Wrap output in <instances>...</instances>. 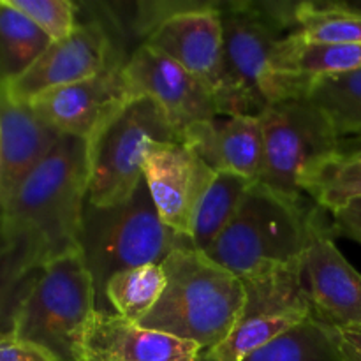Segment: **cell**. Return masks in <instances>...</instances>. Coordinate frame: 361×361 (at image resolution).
<instances>
[{
    "label": "cell",
    "instance_id": "10",
    "mask_svg": "<svg viewBox=\"0 0 361 361\" xmlns=\"http://www.w3.org/2000/svg\"><path fill=\"white\" fill-rule=\"evenodd\" d=\"M113 62H127L113 42L111 28L102 18L78 21L69 37L51 42L42 55L6 88V95L18 104H30L53 88L78 83L95 76Z\"/></svg>",
    "mask_w": 361,
    "mask_h": 361
},
{
    "label": "cell",
    "instance_id": "19",
    "mask_svg": "<svg viewBox=\"0 0 361 361\" xmlns=\"http://www.w3.org/2000/svg\"><path fill=\"white\" fill-rule=\"evenodd\" d=\"M361 67V44L309 42L295 32L282 39L271 56L274 102L307 95L317 78L344 74Z\"/></svg>",
    "mask_w": 361,
    "mask_h": 361
},
{
    "label": "cell",
    "instance_id": "5",
    "mask_svg": "<svg viewBox=\"0 0 361 361\" xmlns=\"http://www.w3.org/2000/svg\"><path fill=\"white\" fill-rule=\"evenodd\" d=\"M192 247V240L162 224L145 178L129 200L115 207L85 203L80 252L94 282L99 314H113L104 295L113 275L143 264H162L175 250Z\"/></svg>",
    "mask_w": 361,
    "mask_h": 361
},
{
    "label": "cell",
    "instance_id": "4",
    "mask_svg": "<svg viewBox=\"0 0 361 361\" xmlns=\"http://www.w3.org/2000/svg\"><path fill=\"white\" fill-rule=\"evenodd\" d=\"M300 2L219 0L224 56L221 115L259 116L274 102L271 56L279 42L298 32Z\"/></svg>",
    "mask_w": 361,
    "mask_h": 361
},
{
    "label": "cell",
    "instance_id": "12",
    "mask_svg": "<svg viewBox=\"0 0 361 361\" xmlns=\"http://www.w3.org/2000/svg\"><path fill=\"white\" fill-rule=\"evenodd\" d=\"M123 74L133 97L154 99L180 137L192 123L221 115L215 95L196 76L145 42L127 56Z\"/></svg>",
    "mask_w": 361,
    "mask_h": 361
},
{
    "label": "cell",
    "instance_id": "34",
    "mask_svg": "<svg viewBox=\"0 0 361 361\" xmlns=\"http://www.w3.org/2000/svg\"><path fill=\"white\" fill-rule=\"evenodd\" d=\"M0 154H2V133H0Z\"/></svg>",
    "mask_w": 361,
    "mask_h": 361
},
{
    "label": "cell",
    "instance_id": "3",
    "mask_svg": "<svg viewBox=\"0 0 361 361\" xmlns=\"http://www.w3.org/2000/svg\"><path fill=\"white\" fill-rule=\"evenodd\" d=\"M88 192V141L62 134L0 215L39 240L46 263L80 252Z\"/></svg>",
    "mask_w": 361,
    "mask_h": 361
},
{
    "label": "cell",
    "instance_id": "22",
    "mask_svg": "<svg viewBox=\"0 0 361 361\" xmlns=\"http://www.w3.org/2000/svg\"><path fill=\"white\" fill-rule=\"evenodd\" d=\"M49 44L41 28L7 0H0V90L14 83Z\"/></svg>",
    "mask_w": 361,
    "mask_h": 361
},
{
    "label": "cell",
    "instance_id": "6",
    "mask_svg": "<svg viewBox=\"0 0 361 361\" xmlns=\"http://www.w3.org/2000/svg\"><path fill=\"white\" fill-rule=\"evenodd\" d=\"M95 309V289L81 252L44 264L25 300L14 337L44 349L55 361H80V349Z\"/></svg>",
    "mask_w": 361,
    "mask_h": 361
},
{
    "label": "cell",
    "instance_id": "15",
    "mask_svg": "<svg viewBox=\"0 0 361 361\" xmlns=\"http://www.w3.org/2000/svg\"><path fill=\"white\" fill-rule=\"evenodd\" d=\"M145 44L178 62L217 99L224 92V56L219 0L214 7L178 14L162 23ZM221 109V108H219Z\"/></svg>",
    "mask_w": 361,
    "mask_h": 361
},
{
    "label": "cell",
    "instance_id": "7",
    "mask_svg": "<svg viewBox=\"0 0 361 361\" xmlns=\"http://www.w3.org/2000/svg\"><path fill=\"white\" fill-rule=\"evenodd\" d=\"M150 141H182L161 106L134 97L88 140V192L95 207L129 200L143 182L145 148Z\"/></svg>",
    "mask_w": 361,
    "mask_h": 361
},
{
    "label": "cell",
    "instance_id": "27",
    "mask_svg": "<svg viewBox=\"0 0 361 361\" xmlns=\"http://www.w3.org/2000/svg\"><path fill=\"white\" fill-rule=\"evenodd\" d=\"M298 34L309 42L361 44V14L335 2H300Z\"/></svg>",
    "mask_w": 361,
    "mask_h": 361
},
{
    "label": "cell",
    "instance_id": "24",
    "mask_svg": "<svg viewBox=\"0 0 361 361\" xmlns=\"http://www.w3.org/2000/svg\"><path fill=\"white\" fill-rule=\"evenodd\" d=\"M164 288L162 264H143L113 275L104 295L113 314L137 324L157 305Z\"/></svg>",
    "mask_w": 361,
    "mask_h": 361
},
{
    "label": "cell",
    "instance_id": "23",
    "mask_svg": "<svg viewBox=\"0 0 361 361\" xmlns=\"http://www.w3.org/2000/svg\"><path fill=\"white\" fill-rule=\"evenodd\" d=\"M252 183L254 180L236 173L221 171L215 175L210 189L207 190L197 208L196 222H194L192 243L197 250L207 252L214 245L215 240L233 221L243 196Z\"/></svg>",
    "mask_w": 361,
    "mask_h": 361
},
{
    "label": "cell",
    "instance_id": "28",
    "mask_svg": "<svg viewBox=\"0 0 361 361\" xmlns=\"http://www.w3.org/2000/svg\"><path fill=\"white\" fill-rule=\"evenodd\" d=\"M14 9L23 13L41 28L49 41L69 37L78 27V6L69 0H7Z\"/></svg>",
    "mask_w": 361,
    "mask_h": 361
},
{
    "label": "cell",
    "instance_id": "11",
    "mask_svg": "<svg viewBox=\"0 0 361 361\" xmlns=\"http://www.w3.org/2000/svg\"><path fill=\"white\" fill-rule=\"evenodd\" d=\"M215 175L183 141H150L145 148L143 178L159 219L190 240L197 208Z\"/></svg>",
    "mask_w": 361,
    "mask_h": 361
},
{
    "label": "cell",
    "instance_id": "29",
    "mask_svg": "<svg viewBox=\"0 0 361 361\" xmlns=\"http://www.w3.org/2000/svg\"><path fill=\"white\" fill-rule=\"evenodd\" d=\"M215 4L217 0H141L134 4V13L130 14V30L145 42L171 18L190 11L208 9Z\"/></svg>",
    "mask_w": 361,
    "mask_h": 361
},
{
    "label": "cell",
    "instance_id": "20",
    "mask_svg": "<svg viewBox=\"0 0 361 361\" xmlns=\"http://www.w3.org/2000/svg\"><path fill=\"white\" fill-rule=\"evenodd\" d=\"M44 264L39 240L0 215V337L14 335L21 307L41 277Z\"/></svg>",
    "mask_w": 361,
    "mask_h": 361
},
{
    "label": "cell",
    "instance_id": "14",
    "mask_svg": "<svg viewBox=\"0 0 361 361\" xmlns=\"http://www.w3.org/2000/svg\"><path fill=\"white\" fill-rule=\"evenodd\" d=\"M323 224L303 254V286L312 317L331 330L361 331V274L348 263Z\"/></svg>",
    "mask_w": 361,
    "mask_h": 361
},
{
    "label": "cell",
    "instance_id": "9",
    "mask_svg": "<svg viewBox=\"0 0 361 361\" xmlns=\"http://www.w3.org/2000/svg\"><path fill=\"white\" fill-rule=\"evenodd\" d=\"M240 281L245 302L238 321L221 344L204 353L203 360L243 361L312 317L303 286V257Z\"/></svg>",
    "mask_w": 361,
    "mask_h": 361
},
{
    "label": "cell",
    "instance_id": "31",
    "mask_svg": "<svg viewBox=\"0 0 361 361\" xmlns=\"http://www.w3.org/2000/svg\"><path fill=\"white\" fill-rule=\"evenodd\" d=\"M331 219H334L331 221L334 235L337 233V235L348 236L361 245V200L353 201L341 210L334 212Z\"/></svg>",
    "mask_w": 361,
    "mask_h": 361
},
{
    "label": "cell",
    "instance_id": "8",
    "mask_svg": "<svg viewBox=\"0 0 361 361\" xmlns=\"http://www.w3.org/2000/svg\"><path fill=\"white\" fill-rule=\"evenodd\" d=\"M259 118L263 168L256 182L289 200H305L300 175L314 162L341 152V137L309 95L270 102Z\"/></svg>",
    "mask_w": 361,
    "mask_h": 361
},
{
    "label": "cell",
    "instance_id": "25",
    "mask_svg": "<svg viewBox=\"0 0 361 361\" xmlns=\"http://www.w3.org/2000/svg\"><path fill=\"white\" fill-rule=\"evenodd\" d=\"M307 95L326 115L338 137L361 134V67L317 78Z\"/></svg>",
    "mask_w": 361,
    "mask_h": 361
},
{
    "label": "cell",
    "instance_id": "16",
    "mask_svg": "<svg viewBox=\"0 0 361 361\" xmlns=\"http://www.w3.org/2000/svg\"><path fill=\"white\" fill-rule=\"evenodd\" d=\"M203 355L194 342L97 312L81 342L80 361H201Z\"/></svg>",
    "mask_w": 361,
    "mask_h": 361
},
{
    "label": "cell",
    "instance_id": "13",
    "mask_svg": "<svg viewBox=\"0 0 361 361\" xmlns=\"http://www.w3.org/2000/svg\"><path fill=\"white\" fill-rule=\"evenodd\" d=\"M123 66L126 62L109 63L95 76L44 92L30 106L56 133L92 140L122 106L134 99Z\"/></svg>",
    "mask_w": 361,
    "mask_h": 361
},
{
    "label": "cell",
    "instance_id": "30",
    "mask_svg": "<svg viewBox=\"0 0 361 361\" xmlns=\"http://www.w3.org/2000/svg\"><path fill=\"white\" fill-rule=\"evenodd\" d=\"M0 361H55V358L44 349L9 335L0 337Z\"/></svg>",
    "mask_w": 361,
    "mask_h": 361
},
{
    "label": "cell",
    "instance_id": "1",
    "mask_svg": "<svg viewBox=\"0 0 361 361\" xmlns=\"http://www.w3.org/2000/svg\"><path fill=\"white\" fill-rule=\"evenodd\" d=\"M323 208L309 200H289L254 182L235 217L207 256L238 279L300 261L314 235L326 224Z\"/></svg>",
    "mask_w": 361,
    "mask_h": 361
},
{
    "label": "cell",
    "instance_id": "33",
    "mask_svg": "<svg viewBox=\"0 0 361 361\" xmlns=\"http://www.w3.org/2000/svg\"><path fill=\"white\" fill-rule=\"evenodd\" d=\"M338 2H341L345 9L361 14V0H338Z\"/></svg>",
    "mask_w": 361,
    "mask_h": 361
},
{
    "label": "cell",
    "instance_id": "26",
    "mask_svg": "<svg viewBox=\"0 0 361 361\" xmlns=\"http://www.w3.org/2000/svg\"><path fill=\"white\" fill-rule=\"evenodd\" d=\"M201 361H207L201 358ZM243 361H342L335 330L314 317Z\"/></svg>",
    "mask_w": 361,
    "mask_h": 361
},
{
    "label": "cell",
    "instance_id": "17",
    "mask_svg": "<svg viewBox=\"0 0 361 361\" xmlns=\"http://www.w3.org/2000/svg\"><path fill=\"white\" fill-rule=\"evenodd\" d=\"M182 141L214 171L256 182L263 168V126L254 115H219L187 127Z\"/></svg>",
    "mask_w": 361,
    "mask_h": 361
},
{
    "label": "cell",
    "instance_id": "32",
    "mask_svg": "<svg viewBox=\"0 0 361 361\" xmlns=\"http://www.w3.org/2000/svg\"><path fill=\"white\" fill-rule=\"evenodd\" d=\"M342 361H361V331L335 330Z\"/></svg>",
    "mask_w": 361,
    "mask_h": 361
},
{
    "label": "cell",
    "instance_id": "21",
    "mask_svg": "<svg viewBox=\"0 0 361 361\" xmlns=\"http://www.w3.org/2000/svg\"><path fill=\"white\" fill-rule=\"evenodd\" d=\"M298 187L307 200L337 212L361 200V154H337L310 164L300 175Z\"/></svg>",
    "mask_w": 361,
    "mask_h": 361
},
{
    "label": "cell",
    "instance_id": "18",
    "mask_svg": "<svg viewBox=\"0 0 361 361\" xmlns=\"http://www.w3.org/2000/svg\"><path fill=\"white\" fill-rule=\"evenodd\" d=\"M0 208L49 154L62 134L44 122L30 104H18L0 90Z\"/></svg>",
    "mask_w": 361,
    "mask_h": 361
},
{
    "label": "cell",
    "instance_id": "2",
    "mask_svg": "<svg viewBox=\"0 0 361 361\" xmlns=\"http://www.w3.org/2000/svg\"><path fill=\"white\" fill-rule=\"evenodd\" d=\"M162 270V296L137 324L194 342L204 353L221 344L243 309L242 281L194 247L175 250Z\"/></svg>",
    "mask_w": 361,
    "mask_h": 361
}]
</instances>
